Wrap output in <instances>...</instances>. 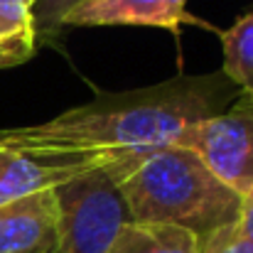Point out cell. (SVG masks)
<instances>
[{
    "mask_svg": "<svg viewBox=\"0 0 253 253\" xmlns=\"http://www.w3.org/2000/svg\"><path fill=\"white\" fill-rule=\"evenodd\" d=\"M236 98L241 91L224 72L177 77L135 91L101 93L52 121L0 130V145L88 169H133L145 155L179 143L192 126L226 111Z\"/></svg>",
    "mask_w": 253,
    "mask_h": 253,
    "instance_id": "obj_1",
    "label": "cell"
},
{
    "mask_svg": "<svg viewBox=\"0 0 253 253\" xmlns=\"http://www.w3.org/2000/svg\"><path fill=\"white\" fill-rule=\"evenodd\" d=\"M118 189L130 221L179 226L204 241L224 226L239 224L241 194L221 182L207 163L184 145H165L145 155Z\"/></svg>",
    "mask_w": 253,
    "mask_h": 253,
    "instance_id": "obj_2",
    "label": "cell"
},
{
    "mask_svg": "<svg viewBox=\"0 0 253 253\" xmlns=\"http://www.w3.org/2000/svg\"><path fill=\"white\" fill-rule=\"evenodd\" d=\"M126 165L93 168L57 184V229L52 253H106L118 229L130 221L118 182Z\"/></svg>",
    "mask_w": 253,
    "mask_h": 253,
    "instance_id": "obj_3",
    "label": "cell"
},
{
    "mask_svg": "<svg viewBox=\"0 0 253 253\" xmlns=\"http://www.w3.org/2000/svg\"><path fill=\"white\" fill-rule=\"evenodd\" d=\"M177 145L194 150L221 182L244 197L253 189V101L236 98L226 111L192 126Z\"/></svg>",
    "mask_w": 253,
    "mask_h": 253,
    "instance_id": "obj_4",
    "label": "cell"
},
{
    "mask_svg": "<svg viewBox=\"0 0 253 253\" xmlns=\"http://www.w3.org/2000/svg\"><path fill=\"white\" fill-rule=\"evenodd\" d=\"M189 0H79L59 20L69 27H160L174 37L187 22Z\"/></svg>",
    "mask_w": 253,
    "mask_h": 253,
    "instance_id": "obj_5",
    "label": "cell"
},
{
    "mask_svg": "<svg viewBox=\"0 0 253 253\" xmlns=\"http://www.w3.org/2000/svg\"><path fill=\"white\" fill-rule=\"evenodd\" d=\"M52 189L0 207V253H37L54 246L57 199Z\"/></svg>",
    "mask_w": 253,
    "mask_h": 253,
    "instance_id": "obj_6",
    "label": "cell"
},
{
    "mask_svg": "<svg viewBox=\"0 0 253 253\" xmlns=\"http://www.w3.org/2000/svg\"><path fill=\"white\" fill-rule=\"evenodd\" d=\"M86 169L88 168L27 155L15 148L0 145V207L12 199H20V197H27V194H35L42 189H52Z\"/></svg>",
    "mask_w": 253,
    "mask_h": 253,
    "instance_id": "obj_7",
    "label": "cell"
},
{
    "mask_svg": "<svg viewBox=\"0 0 253 253\" xmlns=\"http://www.w3.org/2000/svg\"><path fill=\"white\" fill-rule=\"evenodd\" d=\"M106 253H199V241L179 226L126 221Z\"/></svg>",
    "mask_w": 253,
    "mask_h": 253,
    "instance_id": "obj_8",
    "label": "cell"
},
{
    "mask_svg": "<svg viewBox=\"0 0 253 253\" xmlns=\"http://www.w3.org/2000/svg\"><path fill=\"white\" fill-rule=\"evenodd\" d=\"M224 67L221 72L239 86L241 96L253 101V7L241 15L221 37Z\"/></svg>",
    "mask_w": 253,
    "mask_h": 253,
    "instance_id": "obj_9",
    "label": "cell"
},
{
    "mask_svg": "<svg viewBox=\"0 0 253 253\" xmlns=\"http://www.w3.org/2000/svg\"><path fill=\"white\" fill-rule=\"evenodd\" d=\"M0 49L20 52L27 59L37 49L32 5L25 0H0Z\"/></svg>",
    "mask_w": 253,
    "mask_h": 253,
    "instance_id": "obj_10",
    "label": "cell"
},
{
    "mask_svg": "<svg viewBox=\"0 0 253 253\" xmlns=\"http://www.w3.org/2000/svg\"><path fill=\"white\" fill-rule=\"evenodd\" d=\"M79 0H35L32 5V15H35V32H37V42L42 40H52L59 35V20L64 17V12L77 5Z\"/></svg>",
    "mask_w": 253,
    "mask_h": 253,
    "instance_id": "obj_11",
    "label": "cell"
},
{
    "mask_svg": "<svg viewBox=\"0 0 253 253\" xmlns=\"http://www.w3.org/2000/svg\"><path fill=\"white\" fill-rule=\"evenodd\" d=\"M199 253H253V244L249 239H244L234 226H224L219 231H214L211 236H207L204 241H199Z\"/></svg>",
    "mask_w": 253,
    "mask_h": 253,
    "instance_id": "obj_12",
    "label": "cell"
},
{
    "mask_svg": "<svg viewBox=\"0 0 253 253\" xmlns=\"http://www.w3.org/2000/svg\"><path fill=\"white\" fill-rule=\"evenodd\" d=\"M239 234L244 239H249L253 244V189L244 194L241 199V216H239V224H236Z\"/></svg>",
    "mask_w": 253,
    "mask_h": 253,
    "instance_id": "obj_13",
    "label": "cell"
},
{
    "mask_svg": "<svg viewBox=\"0 0 253 253\" xmlns=\"http://www.w3.org/2000/svg\"><path fill=\"white\" fill-rule=\"evenodd\" d=\"M22 62H27L25 54H20V52H10V49H0V69L17 67V64H22Z\"/></svg>",
    "mask_w": 253,
    "mask_h": 253,
    "instance_id": "obj_14",
    "label": "cell"
},
{
    "mask_svg": "<svg viewBox=\"0 0 253 253\" xmlns=\"http://www.w3.org/2000/svg\"><path fill=\"white\" fill-rule=\"evenodd\" d=\"M37 253H52V249H44V251H37Z\"/></svg>",
    "mask_w": 253,
    "mask_h": 253,
    "instance_id": "obj_15",
    "label": "cell"
},
{
    "mask_svg": "<svg viewBox=\"0 0 253 253\" xmlns=\"http://www.w3.org/2000/svg\"><path fill=\"white\" fill-rule=\"evenodd\" d=\"M25 2H30V5H35V0H25Z\"/></svg>",
    "mask_w": 253,
    "mask_h": 253,
    "instance_id": "obj_16",
    "label": "cell"
}]
</instances>
